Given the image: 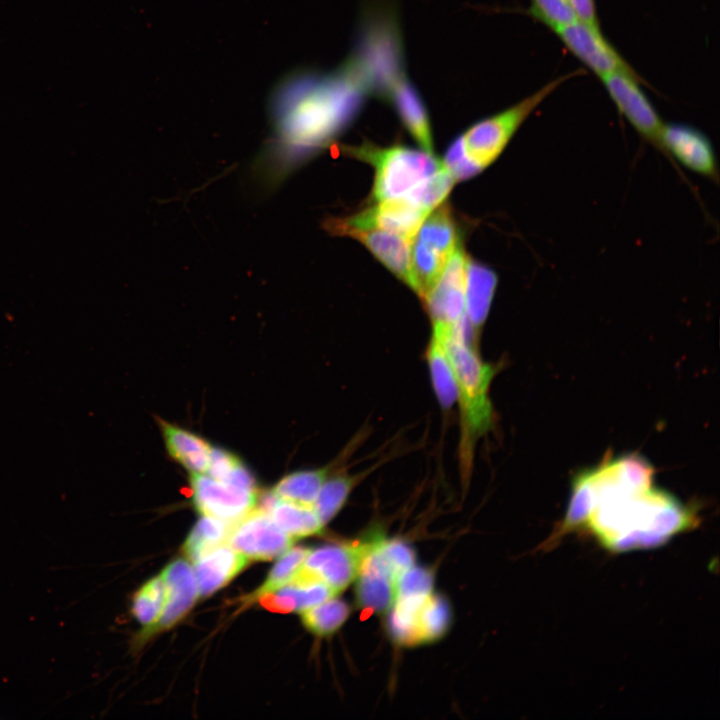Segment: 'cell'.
<instances>
[{"mask_svg": "<svg viewBox=\"0 0 720 720\" xmlns=\"http://www.w3.org/2000/svg\"><path fill=\"white\" fill-rule=\"evenodd\" d=\"M294 539L256 507L231 527L227 543L248 561L272 560L292 547Z\"/></svg>", "mask_w": 720, "mask_h": 720, "instance_id": "8fae6325", "label": "cell"}, {"mask_svg": "<svg viewBox=\"0 0 720 720\" xmlns=\"http://www.w3.org/2000/svg\"><path fill=\"white\" fill-rule=\"evenodd\" d=\"M377 549L397 577L414 565L413 549L400 539L385 540L382 537L377 543Z\"/></svg>", "mask_w": 720, "mask_h": 720, "instance_id": "d590c367", "label": "cell"}, {"mask_svg": "<svg viewBox=\"0 0 720 720\" xmlns=\"http://www.w3.org/2000/svg\"><path fill=\"white\" fill-rule=\"evenodd\" d=\"M357 481V477L347 474L328 476L313 504L323 526L342 509Z\"/></svg>", "mask_w": 720, "mask_h": 720, "instance_id": "f1b7e54d", "label": "cell"}, {"mask_svg": "<svg viewBox=\"0 0 720 720\" xmlns=\"http://www.w3.org/2000/svg\"><path fill=\"white\" fill-rule=\"evenodd\" d=\"M381 538L363 559L356 576L357 604L363 610L373 613L390 610L396 599L398 577L377 549Z\"/></svg>", "mask_w": 720, "mask_h": 720, "instance_id": "2e32d148", "label": "cell"}, {"mask_svg": "<svg viewBox=\"0 0 720 720\" xmlns=\"http://www.w3.org/2000/svg\"><path fill=\"white\" fill-rule=\"evenodd\" d=\"M553 32L567 50L599 78L611 73H626L641 78L604 37L602 31L574 21Z\"/></svg>", "mask_w": 720, "mask_h": 720, "instance_id": "30bf717a", "label": "cell"}, {"mask_svg": "<svg viewBox=\"0 0 720 720\" xmlns=\"http://www.w3.org/2000/svg\"><path fill=\"white\" fill-rule=\"evenodd\" d=\"M428 597L395 599L394 604L390 608L387 626L392 639L399 645L413 646L419 644L417 630L418 614Z\"/></svg>", "mask_w": 720, "mask_h": 720, "instance_id": "484cf974", "label": "cell"}, {"mask_svg": "<svg viewBox=\"0 0 720 720\" xmlns=\"http://www.w3.org/2000/svg\"><path fill=\"white\" fill-rule=\"evenodd\" d=\"M497 281L493 270L466 257L465 315L477 335L488 316Z\"/></svg>", "mask_w": 720, "mask_h": 720, "instance_id": "44dd1931", "label": "cell"}, {"mask_svg": "<svg viewBox=\"0 0 720 720\" xmlns=\"http://www.w3.org/2000/svg\"><path fill=\"white\" fill-rule=\"evenodd\" d=\"M165 585V601L155 625L145 634L134 639V647L143 644L153 633L166 630L180 621L193 607L199 597L193 568L185 559L169 563L161 573Z\"/></svg>", "mask_w": 720, "mask_h": 720, "instance_id": "9a60e30c", "label": "cell"}, {"mask_svg": "<svg viewBox=\"0 0 720 720\" xmlns=\"http://www.w3.org/2000/svg\"><path fill=\"white\" fill-rule=\"evenodd\" d=\"M454 182V178L443 166L403 198L431 213L446 198Z\"/></svg>", "mask_w": 720, "mask_h": 720, "instance_id": "d6a6232c", "label": "cell"}, {"mask_svg": "<svg viewBox=\"0 0 720 720\" xmlns=\"http://www.w3.org/2000/svg\"><path fill=\"white\" fill-rule=\"evenodd\" d=\"M447 327L432 325V334L426 350V360L431 383L437 400L443 409H451L458 400L454 370L445 345Z\"/></svg>", "mask_w": 720, "mask_h": 720, "instance_id": "cb8c5ba5", "label": "cell"}, {"mask_svg": "<svg viewBox=\"0 0 720 720\" xmlns=\"http://www.w3.org/2000/svg\"><path fill=\"white\" fill-rule=\"evenodd\" d=\"M581 74L582 70H576L555 78L518 103L474 124L461 136L467 156L482 170L489 166L541 103L562 83Z\"/></svg>", "mask_w": 720, "mask_h": 720, "instance_id": "5b68a950", "label": "cell"}, {"mask_svg": "<svg viewBox=\"0 0 720 720\" xmlns=\"http://www.w3.org/2000/svg\"><path fill=\"white\" fill-rule=\"evenodd\" d=\"M310 550L302 546L291 547L281 554L263 584L244 599L245 604L256 602L261 595L292 581L301 569Z\"/></svg>", "mask_w": 720, "mask_h": 720, "instance_id": "4dcf8cb0", "label": "cell"}, {"mask_svg": "<svg viewBox=\"0 0 720 720\" xmlns=\"http://www.w3.org/2000/svg\"><path fill=\"white\" fill-rule=\"evenodd\" d=\"M336 594L324 582L296 574L292 581L261 595L256 601L272 612L301 613L334 597Z\"/></svg>", "mask_w": 720, "mask_h": 720, "instance_id": "ac0fdd59", "label": "cell"}, {"mask_svg": "<svg viewBox=\"0 0 720 720\" xmlns=\"http://www.w3.org/2000/svg\"><path fill=\"white\" fill-rule=\"evenodd\" d=\"M232 525L212 516L201 515L184 542L185 556L194 562L216 546L226 543Z\"/></svg>", "mask_w": 720, "mask_h": 720, "instance_id": "4316f807", "label": "cell"}, {"mask_svg": "<svg viewBox=\"0 0 720 720\" xmlns=\"http://www.w3.org/2000/svg\"><path fill=\"white\" fill-rule=\"evenodd\" d=\"M192 503L201 515L234 524L257 507V490L234 482L215 479L207 474H191Z\"/></svg>", "mask_w": 720, "mask_h": 720, "instance_id": "52a82bcc", "label": "cell"}, {"mask_svg": "<svg viewBox=\"0 0 720 720\" xmlns=\"http://www.w3.org/2000/svg\"><path fill=\"white\" fill-rule=\"evenodd\" d=\"M577 21L601 31L594 0H568Z\"/></svg>", "mask_w": 720, "mask_h": 720, "instance_id": "74e56055", "label": "cell"}, {"mask_svg": "<svg viewBox=\"0 0 720 720\" xmlns=\"http://www.w3.org/2000/svg\"><path fill=\"white\" fill-rule=\"evenodd\" d=\"M530 2L528 13L552 31L577 21L568 0H530Z\"/></svg>", "mask_w": 720, "mask_h": 720, "instance_id": "836d02e7", "label": "cell"}, {"mask_svg": "<svg viewBox=\"0 0 720 720\" xmlns=\"http://www.w3.org/2000/svg\"><path fill=\"white\" fill-rule=\"evenodd\" d=\"M600 79L620 114L643 139L659 149L664 123L640 87L646 82L626 73H611Z\"/></svg>", "mask_w": 720, "mask_h": 720, "instance_id": "ba28073f", "label": "cell"}, {"mask_svg": "<svg viewBox=\"0 0 720 720\" xmlns=\"http://www.w3.org/2000/svg\"><path fill=\"white\" fill-rule=\"evenodd\" d=\"M458 245L456 224L449 206H438L425 218L413 239L412 261L425 269L441 270Z\"/></svg>", "mask_w": 720, "mask_h": 720, "instance_id": "5bb4252c", "label": "cell"}, {"mask_svg": "<svg viewBox=\"0 0 720 720\" xmlns=\"http://www.w3.org/2000/svg\"><path fill=\"white\" fill-rule=\"evenodd\" d=\"M388 90L392 103L410 134L426 152L432 154L429 118L418 92L401 76L392 81Z\"/></svg>", "mask_w": 720, "mask_h": 720, "instance_id": "7402d4cb", "label": "cell"}, {"mask_svg": "<svg viewBox=\"0 0 720 720\" xmlns=\"http://www.w3.org/2000/svg\"><path fill=\"white\" fill-rule=\"evenodd\" d=\"M257 504L293 539L318 534L324 527L313 507L279 499L270 491L259 498Z\"/></svg>", "mask_w": 720, "mask_h": 720, "instance_id": "603a6c76", "label": "cell"}, {"mask_svg": "<svg viewBox=\"0 0 720 720\" xmlns=\"http://www.w3.org/2000/svg\"><path fill=\"white\" fill-rule=\"evenodd\" d=\"M161 434L169 456L188 473L206 472L212 445L200 435L183 427L158 420Z\"/></svg>", "mask_w": 720, "mask_h": 720, "instance_id": "ffe728a7", "label": "cell"}, {"mask_svg": "<svg viewBox=\"0 0 720 720\" xmlns=\"http://www.w3.org/2000/svg\"><path fill=\"white\" fill-rule=\"evenodd\" d=\"M443 164L455 182L472 177L482 171V169L467 156L462 137L457 138L450 145Z\"/></svg>", "mask_w": 720, "mask_h": 720, "instance_id": "8d00e7d4", "label": "cell"}, {"mask_svg": "<svg viewBox=\"0 0 720 720\" xmlns=\"http://www.w3.org/2000/svg\"><path fill=\"white\" fill-rule=\"evenodd\" d=\"M433 579L430 569L413 565L398 577L396 598L428 597L432 594Z\"/></svg>", "mask_w": 720, "mask_h": 720, "instance_id": "e575fe53", "label": "cell"}, {"mask_svg": "<svg viewBox=\"0 0 720 720\" xmlns=\"http://www.w3.org/2000/svg\"><path fill=\"white\" fill-rule=\"evenodd\" d=\"M451 611L447 600L431 594L422 605L417 620L419 644L441 638L448 630Z\"/></svg>", "mask_w": 720, "mask_h": 720, "instance_id": "1f68e13d", "label": "cell"}, {"mask_svg": "<svg viewBox=\"0 0 720 720\" xmlns=\"http://www.w3.org/2000/svg\"><path fill=\"white\" fill-rule=\"evenodd\" d=\"M356 108L355 99L344 98L324 79L298 76L282 83L271 104L275 137L268 162L272 173H287L319 151L345 127Z\"/></svg>", "mask_w": 720, "mask_h": 720, "instance_id": "6da1fadb", "label": "cell"}, {"mask_svg": "<svg viewBox=\"0 0 720 720\" xmlns=\"http://www.w3.org/2000/svg\"><path fill=\"white\" fill-rule=\"evenodd\" d=\"M381 536L376 532L354 543L310 550L297 574L320 580L339 593L356 578L363 559Z\"/></svg>", "mask_w": 720, "mask_h": 720, "instance_id": "8992f818", "label": "cell"}, {"mask_svg": "<svg viewBox=\"0 0 720 720\" xmlns=\"http://www.w3.org/2000/svg\"><path fill=\"white\" fill-rule=\"evenodd\" d=\"M476 337L466 315L444 333L457 382L464 446L467 442L472 445V441L486 433L493 423L489 387L495 368L481 359L475 345Z\"/></svg>", "mask_w": 720, "mask_h": 720, "instance_id": "3957f363", "label": "cell"}, {"mask_svg": "<svg viewBox=\"0 0 720 720\" xmlns=\"http://www.w3.org/2000/svg\"><path fill=\"white\" fill-rule=\"evenodd\" d=\"M465 263L466 256L459 244L422 299L432 325L454 327L465 317Z\"/></svg>", "mask_w": 720, "mask_h": 720, "instance_id": "7c38bea8", "label": "cell"}, {"mask_svg": "<svg viewBox=\"0 0 720 720\" xmlns=\"http://www.w3.org/2000/svg\"><path fill=\"white\" fill-rule=\"evenodd\" d=\"M659 150L690 171L718 181V164L710 139L699 129L683 123H664Z\"/></svg>", "mask_w": 720, "mask_h": 720, "instance_id": "4fadbf2b", "label": "cell"}, {"mask_svg": "<svg viewBox=\"0 0 720 720\" xmlns=\"http://www.w3.org/2000/svg\"><path fill=\"white\" fill-rule=\"evenodd\" d=\"M429 214L402 197L379 201L350 217L328 219L325 226L333 234L344 228L378 229L413 240Z\"/></svg>", "mask_w": 720, "mask_h": 720, "instance_id": "9c48e42d", "label": "cell"}, {"mask_svg": "<svg viewBox=\"0 0 720 720\" xmlns=\"http://www.w3.org/2000/svg\"><path fill=\"white\" fill-rule=\"evenodd\" d=\"M335 235L350 236L360 241L400 280L410 288H414L411 267L413 240L378 229L344 228L338 230Z\"/></svg>", "mask_w": 720, "mask_h": 720, "instance_id": "e0dca14e", "label": "cell"}, {"mask_svg": "<svg viewBox=\"0 0 720 720\" xmlns=\"http://www.w3.org/2000/svg\"><path fill=\"white\" fill-rule=\"evenodd\" d=\"M350 614L349 605L334 597L301 612L303 625L317 636H329L336 632Z\"/></svg>", "mask_w": 720, "mask_h": 720, "instance_id": "f546056e", "label": "cell"}, {"mask_svg": "<svg viewBox=\"0 0 720 720\" xmlns=\"http://www.w3.org/2000/svg\"><path fill=\"white\" fill-rule=\"evenodd\" d=\"M165 601V585L161 575L149 579L133 595L130 611L143 627L136 636L140 637L157 622Z\"/></svg>", "mask_w": 720, "mask_h": 720, "instance_id": "83f0119b", "label": "cell"}, {"mask_svg": "<svg viewBox=\"0 0 720 720\" xmlns=\"http://www.w3.org/2000/svg\"><path fill=\"white\" fill-rule=\"evenodd\" d=\"M345 153L374 167L372 195L377 202L405 197L444 166L431 153L404 146L380 148L363 144L347 147Z\"/></svg>", "mask_w": 720, "mask_h": 720, "instance_id": "277c9868", "label": "cell"}, {"mask_svg": "<svg viewBox=\"0 0 720 720\" xmlns=\"http://www.w3.org/2000/svg\"><path fill=\"white\" fill-rule=\"evenodd\" d=\"M248 562L227 542L199 557L193 562L199 597H207L224 587L247 566Z\"/></svg>", "mask_w": 720, "mask_h": 720, "instance_id": "d6986e66", "label": "cell"}, {"mask_svg": "<svg viewBox=\"0 0 720 720\" xmlns=\"http://www.w3.org/2000/svg\"><path fill=\"white\" fill-rule=\"evenodd\" d=\"M330 467L304 469L283 476L270 490L277 498L313 507Z\"/></svg>", "mask_w": 720, "mask_h": 720, "instance_id": "d4e9b609", "label": "cell"}, {"mask_svg": "<svg viewBox=\"0 0 720 720\" xmlns=\"http://www.w3.org/2000/svg\"><path fill=\"white\" fill-rule=\"evenodd\" d=\"M696 513L653 487L600 499L583 528L612 552L657 547L696 525Z\"/></svg>", "mask_w": 720, "mask_h": 720, "instance_id": "7a4b0ae2", "label": "cell"}]
</instances>
